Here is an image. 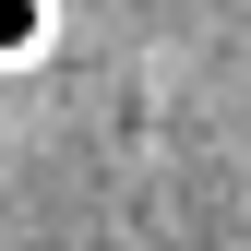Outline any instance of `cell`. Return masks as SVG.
I'll return each instance as SVG.
<instances>
[{"mask_svg": "<svg viewBox=\"0 0 251 251\" xmlns=\"http://www.w3.org/2000/svg\"><path fill=\"white\" fill-rule=\"evenodd\" d=\"M36 36V0H0V48H24Z\"/></svg>", "mask_w": 251, "mask_h": 251, "instance_id": "6da1fadb", "label": "cell"}]
</instances>
